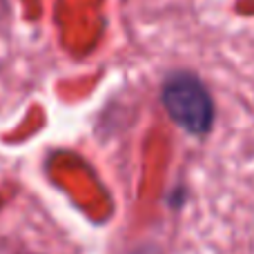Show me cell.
<instances>
[{"instance_id":"cell-1","label":"cell","mask_w":254,"mask_h":254,"mask_svg":"<svg viewBox=\"0 0 254 254\" xmlns=\"http://www.w3.org/2000/svg\"><path fill=\"white\" fill-rule=\"evenodd\" d=\"M161 105L172 123L194 138H205L214 127V98L192 71H174L163 80Z\"/></svg>"}]
</instances>
